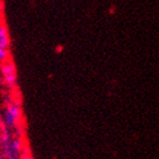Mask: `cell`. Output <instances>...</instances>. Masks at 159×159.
Here are the masks:
<instances>
[{
    "mask_svg": "<svg viewBox=\"0 0 159 159\" xmlns=\"http://www.w3.org/2000/svg\"><path fill=\"white\" fill-rule=\"evenodd\" d=\"M21 111L19 106L17 103L10 102V105L6 107V110L3 112V121L8 128H15L18 126Z\"/></svg>",
    "mask_w": 159,
    "mask_h": 159,
    "instance_id": "6da1fadb",
    "label": "cell"
},
{
    "mask_svg": "<svg viewBox=\"0 0 159 159\" xmlns=\"http://www.w3.org/2000/svg\"><path fill=\"white\" fill-rule=\"evenodd\" d=\"M1 72H2L3 79H5L6 84H7L9 87H12V86L16 85L17 74H16V69H15L12 61H9V60L2 61V65H1Z\"/></svg>",
    "mask_w": 159,
    "mask_h": 159,
    "instance_id": "7a4b0ae2",
    "label": "cell"
},
{
    "mask_svg": "<svg viewBox=\"0 0 159 159\" xmlns=\"http://www.w3.org/2000/svg\"><path fill=\"white\" fill-rule=\"evenodd\" d=\"M9 37L6 27L0 24V61L2 62L8 57Z\"/></svg>",
    "mask_w": 159,
    "mask_h": 159,
    "instance_id": "3957f363",
    "label": "cell"
},
{
    "mask_svg": "<svg viewBox=\"0 0 159 159\" xmlns=\"http://www.w3.org/2000/svg\"><path fill=\"white\" fill-rule=\"evenodd\" d=\"M22 159H31V157H30V155L25 154V155H24V157H22Z\"/></svg>",
    "mask_w": 159,
    "mask_h": 159,
    "instance_id": "277c9868",
    "label": "cell"
},
{
    "mask_svg": "<svg viewBox=\"0 0 159 159\" xmlns=\"http://www.w3.org/2000/svg\"><path fill=\"white\" fill-rule=\"evenodd\" d=\"M2 9H3V5H2V1L0 0V12L2 11Z\"/></svg>",
    "mask_w": 159,
    "mask_h": 159,
    "instance_id": "5b68a950",
    "label": "cell"
}]
</instances>
